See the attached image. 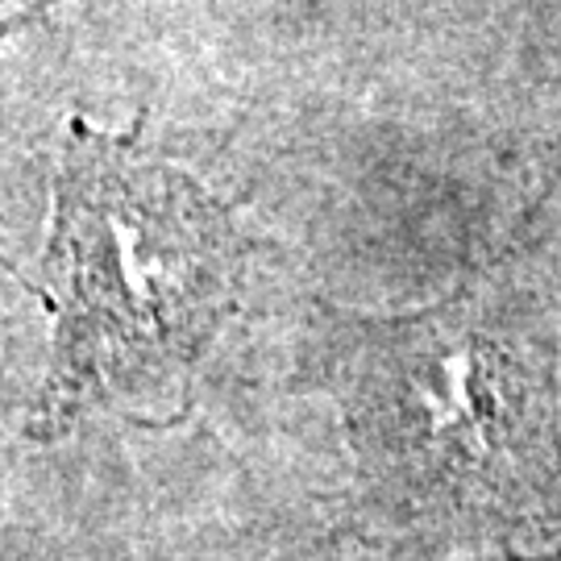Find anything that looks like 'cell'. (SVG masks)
Returning a JSON list of instances; mask_svg holds the SVG:
<instances>
[{"instance_id": "obj_1", "label": "cell", "mask_w": 561, "mask_h": 561, "mask_svg": "<svg viewBox=\"0 0 561 561\" xmlns=\"http://www.w3.org/2000/svg\"><path fill=\"white\" fill-rule=\"evenodd\" d=\"M358 474L416 537L512 561L561 553V400L516 296L454 291L412 317L329 333Z\"/></svg>"}, {"instance_id": "obj_2", "label": "cell", "mask_w": 561, "mask_h": 561, "mask_svg": "<svg viewBox=\"0 0 561 561\" xmlns=\"http://www.w3.org/2000/svg\"><path fill=\"white\" fill-rule=\"evenodd\" d=\"M250 241L204 183L76 125L46 250L59 317L50 412L180 387L238 296Z\"/></svg>"}]
</instances>
